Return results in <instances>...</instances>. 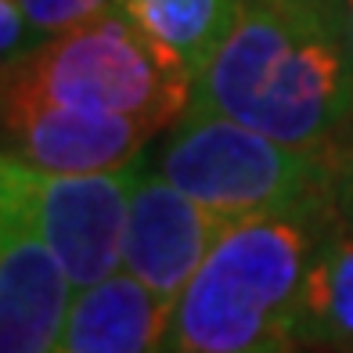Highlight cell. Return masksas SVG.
I'll return each mask as SVG.
<instances>
[{"label":"cell","mask_w":353,"mask_h":353,"mask_svg":"<svg viewBox=\"0 0 353 353\" xmlns=\"http://www.w3.org/2000/svg\"><path fill=\"white\" fill-rule=\"evenodd\" d=\"M191 108L332 152L353 134V65L310 0H238L228 37L195 76Z\"/></svg>","instance_id":"obj_1"},{"label":"cell","mask_w":353,"mask_h":353,"mask_svg":"<svg viewBox=\"0 0 353 353\" xmlns=\"http://www.w3.org/2000/svg\"><path fill=\"white\" fill-rule=\"evenodd\" d=\"M332 213L335 195H321L231 220L173 303L166 353H242L292 335L303 274Z\"/></svg>","instance_id":"obj_2"},{"label":"cell","mask_w":353,"mask_h":353,"mask_svg":"<svg viewBox=\"0 0 353 353\" xmlns=\"http://www.w3.org/2000/svg\"><path fill=\"white\" fill-rule=\"evenodd\" d=\"M195 76L119 4L43 40L4 72V101H43L98 116H130L170 130L191 108Z\"/></svg>","instance_id":"obj_3"},{"label":"cell","mask_w":353,"mask_h":353,"mask_svg":"<svg viewBox=\"0 0 353 353\" xmlns=\"http://www.w3.org/2000/svg\"><path fill=\"white\" fill-rule=\"evenodd\" d=\"M155 170L228 223L332 195V152L296 148L205 108L163 130Z\"/></svg>","instance_id":"obj_4"},{"label":"cell","mask_w":353,"mask_h":353,"mask_svg":"<svg viewBox=\"0 0 353 353\" xmlns=\"http://www.w3.org/2000/svg\"><path fill=\"white\" fill-rule=\"evenodd\" d=\"M148 166V152L101 173H47L4 155L0 202L14 205L61 260L76 288L123 270V238L130 195Z\"/></svg>","instance_id":"obj_5"},{"label":"cell","mask_w":353,"mask_h":353,"mask_svg":"<svg viewBox=\"0 0 353 353\" xmlns=\"http://www.w3.org/2000/svg\"><path fill=\"white\" fill-rule=\"evenodd\" d=\"M223 228H228L223 216L195 202L155 166H144L130 195L123 270H130L144 288H152L159 299L173 307L188 281L199 274L202 260L216 245Z\"/></svg>","instance_id":"obj_6"},{"label":"cell","mask_w":353,"mask_h":353,"mask_svg":"<svg viewBox=\"0 0 353 353\" xmlns=\"http://www.w3.org/2000/svg\"><path fill=\"white\" fill-rule=\"evenodd\" d=\"M163 134L130 116H98L43 101H4V155L47 173H101L134 163Z\"/></svg>","instance_id":"obj_7"},{"label":"cell","mask_w":353,"mask_h":353,"mask_svg":"<svg viewBox=\"0 0 353 353\" xmlns=\"http://www.w3.org/2000/svg\"><path fill=\"white\" fill-rule=\"evenodd\" d=\"M76 292L33 223L0 202V353H54Z\"/></svg>","instance_id":"obj_8"},{"label":"cell","mask_w":353,"mask_h":353,"mask_svg":"<svg viewBox=\"0 0 353 353\" xmlns=\"http://www.w3.org/2000/svg\"><path fill=\"white\" fill-rule=\"evenodd\" d=\"M173 307L130 270L79 288L54 353H166Z\"/></svg>","instance_id":"obj_9"},{"label":"cell","mask_w":353,"mask_h":353,"mask_svg":"<svg viewBox=\"0 0 353 353\" xmlns=\"http://www.w3.org/2000/svg\"><path fill=\"white\" fill-rule=\"evenodd\" d=\"M292 339L317 353H353V216L339 205L303 274Z\"/></svg>","instance_id":"obj_10"},{"label":"cell","mask_w":353,"mask_h":353,"mask_svg":"<svg viewBox=\"0 0 353 353\" xmlns=\"http://www.w3.org/2000/svg\"><path fill=\"white\" fill-rule=\"evenodd\" d=\"M191 76L205 69L238 14V0H116Z\"/></svg>","instance_id":"obj_11"},{"label":"cell","mask_w":353,"mask_h":353,"mask_svg":"<svg viewBox=\"0 0 353 353\" xmlns=\"http://www.w3.org/2000/svg\"><path fill=\"white\" fill-rule=\"evenodd\" d=\"M19 4L26 11L29 26H33L37 40L43 43V40H51L58 33H65V29L79 26V22L94 19V14L112 8L116 0H19Z\"/></svg>","instance_id":"obj_12"},{"label":"cell","mask_w":353,"mask_h":353,"mask_svg":"<svg viewBox=\"0 0 353 353\" xmlns=\"http://www.w3.org/2000/svg\"><path fill=\"white\" fill-rule=\"evenodd\" d=\"M40 47L33 26H29L26 11L19 0H0V58H4V72L14 69L22 58H29Z\"/></svg>","instance_id":"obj_13"},{"label":"cell","mask_w":353,"mask_h":353,"mask_svg":"<svg viewBox=\"0 0 353 353\" xmlns=\"http://www.w3.org/2000/svg\"><path fill=\"white\" fill-rule=\"evenodd\" d=\"M332 195L335 205L353 216V134L332 148Z\"/></svg>","instance_id":"obj_14"},{"label":"cell","mask_w":353,"mask_h":353,"mask_svg":"<svg viewBox=\"0 0 353 353\" xmlns=\"http://www.w3.org/2000/svg\"><path fill=\"white\" fill-rule=\"evenodd\" d=\"M310 4L321 11V19L328 22V29L343 43V51L353 65V0H310Z\"/></svg>","instance_id":"obj_15"},{"label":"cell","mask_w":353,"mask_h":353,"mask_svg":"<svg viewBox=\"0 0 353 353\" xmlns=\"http://www.w3.org/2000/svg\"><path fill=\"white\" fill-rule=\"evenodd\" d=\"M242 353H296V339L292 335H281V339H267L252 350H242Z\"/></svg>","instance_id":"obj_16"}]
</instances>
